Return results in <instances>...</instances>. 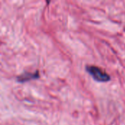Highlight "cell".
Returning <instances> with one entry per match:
<instances>
[{
  "label": "cell",
  "instance_id": "cell-2",
  "mask_svg": "<svg viewBox=\"0 0 125 125\" xmlns=\"http://www.w3.org/2000/svg\"><path fill=\"white\" fill-rule=\"evenodd\" d=\"M40 77L39 75V72L36 71L34 73H24L23 74L19 75L18 77H17V81L19 83H24L33 79H37Z\"/></svg>",
  "mask_w": 125,
  "mask_h": 125
},
{
  "label": "cell",
  "instance_id": "cell-1",
  "mask_svg": "<svg viewBox=\"0 0 125 125\" xmlns=\"http://www.w3.org/2000/svg\"><path fill=\"white\" fill-rule=\"evenodd\" d=\"M86 71L98 82H108L111 80L110 75L102 69L96 66H86Z\"/></svg>",
  "mask_w": 125,
  "mask_h": 125
}]
</instances>
